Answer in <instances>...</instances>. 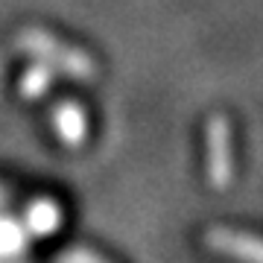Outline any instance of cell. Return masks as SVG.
<instances>
[{
	"label": "cell",
	"instance_id": "6da1fadb",
	"mask_svg": "<svg viewBox=\"0 0 263 263\" xmlns=\"http://www.w3.org/2000/svg\"><path fill=\"white\" fill-rule=\"evenodd\" d=\"M205 164L211 187L226 190L234 179V152H231V123L222 114H211L205 126Z\"/></svg>",
	"mask_w": 263,
	"mask_h": 263
},
{
	"label": "cell",
	"instance_id": "7a4b0ae2",
	"mask_svg": "<svg viewBox=\"0 0 263 263\" xmlns=\"http://www.w3.org/2000/svg\"><path fill=\"white\" fill-rule=\"evenodd\" d=\"M205 243L214 252L263 263V237L257 234H246V231H234V228H208Z\"/></svg>",
	"mask_w": 263,
	"mask_h": 263
},
{
	"label": "cell",
	"instance_id": "3957f363",
	"mask_svg": "<svg viewBox=\"0 0 263 263\" xmlns=\"http://www.w3.org/2000/svg\"><path fill=\"white\" fill-rule=\"evenodd\" d=\"M29 44L41 53V56L53 59L62 70H67L70 76H79V79H91V76L97 73L94 62L85 56L82 50H73V47H65V44H59L56 38H47V35H38V32H32L29 35Z\"/></svg>",
	"mask_w": 263,
	"mask_h": 263
},
{
	"label": "cell",
	"instance_id": "277c9868",
	"mask_svg": "<svg viewBox=\"0 0 263 263\" xmlns=\"http://www.w3.org/2000/svg\"><path fill=\"white\" fill-rule=\"evenodd\" d=\"M59 120H62L59 132H62L65 141L79 143L85 138V114L79 111L76 105H62V108H59Z\"/></svg>",
	"mask_w": 263,
	"mask_h": 263
}]
</instances>
